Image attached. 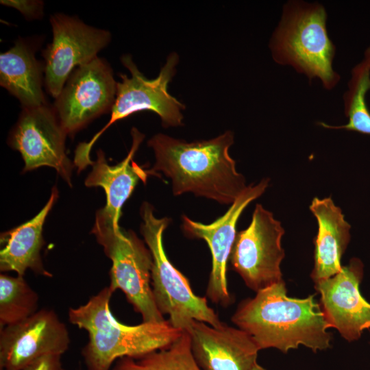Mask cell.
Wrapping results in <instances>:
<instances>
[{
  "instance_id": "23",
  "label": "cell",
  "mask_w": 370,
  "mask_h": 370,
  "mask_svg": "<svg viewBox=\"0 0 370 370\" xmlns=\"http://www.w3.org/2000/svg\"><path fill=\"white\" fill-rule=\"evenodd\" d=\"M1 3L18 10L29 20L39 18L43 15V2L35 0H1Z\"/></svg>"
},
{
  "instance_id": "6",
  "label": "cell",
  "mask_w": 370,
  "mask_h": 370,
  "mask_svg": "<svg viewBox=\"0 0 370 370\" xmlns=\"http://www.w3.org/2000/svg\"><path fill=\"white\" fill-rule=\"evenodd\" d=\"M91 233L110 259V288L119 289L135 312L145 323H162L165 320L155 303L151 271L153 260L144 242L132 230L120 227L97 210Z\"/></svg>"
},
{
  "instance_id": "25",
  "label": "cell",
  "mask_w": 370,
  "mask_h": 370,
  "mask_svg": "<svg viewBox=\"0 0 370 370\" xmlns=\"http://www.w3.org/2000/svg\"><path fill=\"white\" fill-rule=\"evenodd\" d=\"M365 60L370 64V47H369L365 52Z\"/></svg>"
},
{
  "instance_id": "7",
  "label": "cell",
  "mask_w": 370,
  "mask_h": 370,
  "mask_svg": "<svg viewBox=\"0 0 370 370\" xmlns=\"http://www.w3.org/2000/svg\"><path fill=\"white\" fill-rule=\"evenodd\" d=\"M122 64L129 70L131 77L119 75L121 82H117L114 102L108 123L88 142L80 143L75 153L78 162L86 164L91 162L90 153L99 137L116 121L143 110H150L157 114L164 127L182 125L181 110L185 106L168 92V85L174 76L179 56L172 52L166 58L159 75L154 79H147L138 69L130 55L121 58Z\"/></svg>"
},
{
  "instance_id": "1",
  "label": "cell",
  "mask_w": 370,
  "mask_h": 370,
  "mask_svg": "<svg viewBox=\"0 0 370 370\" xmlns=\"http://www.w3.org/2000/svg\"><path fill=\"white\" fill-rule=\"evenodd\" d=\"M233 143L230 130L210 140L190 143L157 134L147 142L156 159L151 170L171 180L175 196L190 192L232 204L247 186L229 154Z\"/></svg>"
},
{
  "instance_id": "22",
  "label": "cell",
  "mask_w": 370,
  "mask_h": 370,
  "mask_svg": "<svg viewBox=\"0 0 370 370\" xmlns=\"http://www.w3.org/2000/svg\"><path fill=\"white\" fill-rule=\"evenodd\" d=\"M38 295L24 276L0 275V328L29 317L38 310Z\"/></svg>"
},
{
  "instance_id": "16",
  "label": "cell",
  "mask_w": 370,
  "mask_h": 370,
  "mask_svg": "<svg viewBox=\"0 0 370 370\" xmlns=\"http://www.w3.org/2000/svg\"><path fill=\"white\" fill-rule=\"evenodd\" d=\"M131 134L132 145L125 159L116 165H110L104 152L99 149L97 160L91 163L92 171L84 182L88 187H101L104 190L106 204L99 210L118 223L121 208L139 180L145 183L149 175H157L151 169L146 170L133 161L145 135L136 127L132 129Z\"/></svg>"
},
{
  "instance_id": "21",
  "label": "cell",
  "mask_w": 370,
  "mask_h": 370,
  "mask_svg": "<svg viewBox=\"0 0 370 370\" xmlns=\"http://www.w3.org/2000/svg\"><path fill=\"white\" fill-rule=\"evenodd\" d=\"M369 90L370 64L364 59L352 69L348 90L343 96L345 114L348 122L339 126L325 123H319V125L325 128L354 131L370 136V111L365 99Z\"/></svg>"
},
{
  "instance_id": "17",
  "label": "cell",
  "mask_w": 370,
  "mask_h": 370,
  "mask_svg": "<svg viewBox=\"0 0 370 370\" xmlns=\"http://www.w3.org/2000/svg\"><path fill=\"white\" fill-rule=\"evenodd\" d=\"M58 197V190L54 186L47 202L35 217L1 234V272L14 271L24 276L30 269L35 274L52 277L43 264L40 251L45 244L43 225Z\"/></svg>"
},
{
  "instance_id": "4",
  "label": "cell",
  "mask_w": 370,
  "mask_h": 370,
  "mask_svg": "<svg viewBox=\"0 0 370 370\" xmlns=\"http://www.w3.org/2000/svg\"><path fill=\"white\" fill-rule=\"evenodd\" d=\"M327 14L319 3H287L270 42L273 58L292 66L309 79L318 77L332 89L340 80L332 67L335 46L326 29Z\"/></svg>"
},
{
  "instance_id": "13",
  "label": "cell",
  "mask_w": 370,
  "mask_h": 370,
  "mask_svg": "<svg viewBox=\"0 0 370 370\" xmlns=\"http://www.w3.org/2000/svg\"><path fill=\"white\" fill-rule=\"evenodd\" d=\"M269 186V179L247 186L231 204L227 212L214 221L204 224L182 216V227L191 238L204 240L210 250L212 269L206 288V296L214 303L229 306L232 298L227 282V264L236 238L237 221L245 208L260 197Z\"/></svg>"
},
{
  "instance_id": "14",
  "label": "cell",
  "mask_w": 370,
  "mask_h": 370,
  "mask_svg": "<svg viewBox=\"0 0 370 370\" xmlns=\"http://www.w3.org/2000/svg\"><path fill=\"white\" fill-rule=\"evenodd\" d=\"M362 275V261L353 258L335 275L314 283L328 323L348 341L370 328V303L359 290Z\"/></svg>"
},
{
  "instance_id": "18",
  "label": "cell",
  "mask_w": 370,
  "mask_h": 370,
  "mask_svg": "<svg viewBox=\"0 0 370 370\" xmlns=\"http://www.w3.org/2000/svg\"><path fill=\"white\" fill-rule=\"evenodd\" d=\"M310 210L318 224L314 241V265L311 273L315 283L341 270V258L350 241L351 225L331 197H314Z\"/></svg>"
},
{
  "instance_id": "20",
  "label": "cell",
  "mask_w": 370,
  "mask_h": 370,
  "mask_svg": "<svg viewBox=\"0 0 370 370\" xmlns=\"http://www.w3.org/2000/svg\"><path fill=\"white\" fill-rule=\"evenodd\" d=\"M111 370H202L191 349L190 336L183 331L181 336L166 348L152 352L138 358L123 357Z\"/></svg>"
},
{
  "instance_id": "26",
  "label": "cell",
  "mask_w": 370,
  "mask_h": 370,
  "mask_svg": "<svg viewBox=\"0 0 370 370\" xmlns=\"http://www.w3.org/2000/svg\"><path fill=\"white\" fill-rule=\"evenodd\" d=\"M252 370H266L264 368H263L261 365H260L258 362L255 365Z\"/></svg>"
},
{
  "instance_id": "24",
  "label": "cell",
  "mask_w": 370,
  "mask_h": 370,
  "mask_svg": "<svg viewBox=\"0 0 370 370\" xmlns=\"http://www.w3.org/2000/svg\"><path fill=\"white\" fill-rule=\"evenodd\" d=\"M62 355L48 354L34 361L24 370H65L61 361Z\"/></svg>"
},
{
  "instance_id": "10",
  "label": "cell",
  "mask_w": 370,
  "mask_h": 370,
  "mask_svg": "<svg viewBox=\"0 0 370 370\" xmlns=\"http://www.w3.org/2000/svg\"><path fill=\"white\" fill-rule=\"evenodd\" d=\"M66 135L53 107L47 103L23 108L8 143L21 153L24 172L49 166L71 186L73 165L66 154Z\"/></svg>"
},
{
  "instance_id": "15",
  "label": "cell",
  "mask_w": 370,
  "mask_h": 370,
  "mask_svg": "<svg viewBox=\"0 0 370 370\" xmlns=\"http://www.w3.org/2000/svg\"><path fill=\"white\" fill-rule=\"evenodd\" d=\"M188 332L193 356L202 370H252L260 351L245 331L195 321Z\"/></svg>"
},
{
  "instance_id": "9",
  "label": "cell",
  "mask_w": 370,
  "mask_h": 370,
  "mask_svg": "<svg viewBox=\"0 0 370 370\" xmlns=\"http://www.w3.org/2000/svg\"><path fill=\"white\" fill-rule=\"evenodd\" d=\"M49 21L53 38L42 53L44 84L56 99L73 71L97 58L110 42L111 34L64 14L51 15Z\"/></svg>"
},
{
  "instance_id": "8",
  "label": "cell",
  "mask_w": 370,
  "mask_h": 370,
  "mask_svg": "<svg viewBox=\"0 0 370 370\" xmlns=\"http://www.w3.org/2000/svg\"><path fill=\"white\" fill-rule=\"evenodd\" d=\"M281 223L261 204H256L249 226L236 233L230 256L232 269L245 284L258 292L282 281L284 258Z\"/></svg>"
},
{
  "instance_id": "5",
  "label": "cell",
  "mask_w": 370,
  "mask_h": 370,
  "mask_svg": "<svg viewBox=\"0 0 370 370\" xmlns=\"http://www.w3.org/2000/svg\"><path fill=\"white\" fill-rule=\"evenodd\" d=\"M140 214L143 220L140 233L152 256L151 284L160 312L169 314L171 325L182 331H189L195 321L221 326L223 323L209 306L207 299L193 293L188 279L165 254L162 236L171 219L156 217L153 206L147 201L142 204Z\"/></svg>"
},
{
  "instance_id": "19",
  "label": "cell",
  "mask_w": 370,
  "mask_h": 370,
  "mask_svg": "<svg viewBox=\"0 0 370 370\" xmlns=\"http://www.w3.org/2000/svg\"><path fill=\"white\" fill-rule=\"evenodd\" d=\"M36 46L19 38L0 55V85L21 102L23 108L47 104L42 90L44 64L35 57Z\"/></svg>"
},
{
  "instance_id": "11",
  "label": "cell",
  "mask_w": 370,
  "mask_h": 370,
  "mask_svg": "<svg viewBox=\"0 0 370 370\" xmlns=\"http://www.w3.org/2000/svg\"><path fill=\"white\" fill-rule=\"evenodd\" d=\"M116 85L112 68L103 58L97 57L77 67L53 106L67 134H75L111 110Z\"/></svg>"
},
{
  "instance_id": "12",
  "label": "cell",
  "mask_w": 370,
  "mask_h": 370,
  "mask_svg": "<svg viewBox=\"0 0 370 370\" xmlns=\"http://www.w3.org/2000/svg\"><path fill=\"white\" fill-rule=\"evenodd\" d=\"M71 343L57 313L42 308L17 323L0 328V370H24L48 354L63 355Z\"/></svg>"
},
{
  "instance_id": "3",
  "label": "cell",
  "mask_w": 370,
  "mask_h": 370,
  "mask_svg": "<svg viewBox=\"0 0 370 370\" xmlns=\"http://www.w3.org/2000/svg\"><path fill=\"white\" fill-rule=\"evenodd\" d=\"M113 293L109 286H106L86 304L69 309L70 323L88 334V341L82 350L87 370H111L116 360L138 358L166 348L183 332L167 320L136 325L121 323L110 309Z\"/></svg>"
},
{
  "instance_id": "2",
  "label": "cell",
  "mask_w": 370,
  "mask_h": 370,
  "mask_svg": "<svg viewBox=\"0 0 370 370\" xmlns=\"http://www.w3.org/2000/svg\"><path fill=\"white\" fill-rule=\"evenodd\" d=\"M232 322L247 332L259 349L275 348L284 353L304 345L316 352L330 346V328L314 295H287L284 280L242 301Z\"/></svg>"
}]
</instances>
